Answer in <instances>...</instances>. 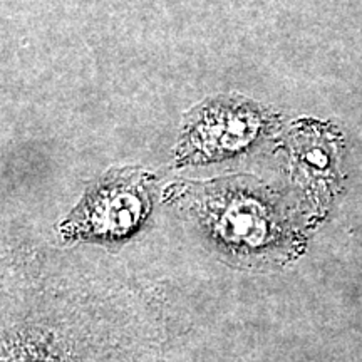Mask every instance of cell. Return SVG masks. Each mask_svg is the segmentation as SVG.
<instances>
[{
  "label": "cell",
  "instance_id": "1",
  "mask_svg": "<svg viewBox=\"0 0 362 362\" xmlns=\"http://www.w3.org/2000/svg\"><path fill=\"white\" fill-rule=\"evenodd\" d=\"M148 208L143 176L117 173L94 185L74 215V228L93 235H124L138 225Z\"/></svg>",
  "mask_w": 362,
  "mask_h": 362
},
{
  "label": "cell",
  "instance_id": "2",
  "mask_svg": "<svg viewBox=\"0 0 362 362\" xmlns=\"http://www.w3.org/2000/svg\"><path fill=\"white\" fill-rule=\"evenodd\" d=\"M255 128L257 119L248 112L230 107L211 110L194 124L192 136L197 143L193 144L208 153L230 151L252 139Z\"/></svg>",
  "mask_w": 362,
  "mask_h": 362
}]
</instances>
